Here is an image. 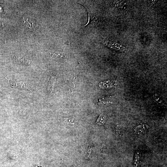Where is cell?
I'll list each match as a JSON object with an SVG mask.
<instances>
[{
  "mask_svg": "<svg viewBox=\"0 0 167 167\" xmlns=\"http://www.w3.org/2000/svg\"><path fill=\"white\" fill-rule=\"evenodd\" d=\"M148 128V126L146 124H141L135 128L134 130V133L137 134H140Z\"/></svg>",
  "mask_w": 167,
  "mask_h": 167,
  "instance_id": "obj_4",
  "label": "cell"
},
{
  "mask_svg": "<svg viewBox=\"0 0 167 167\" xmlns=\"http://www.w3.org/2000/svg\"><path fill=\"white\" fill-rule=\"evenodd\" d=\"M140 159V157L139 156V154H137L136 156L135 160L134 162V164L136 167H137L138 164V162H139Z\"/></svg>",
  "mask_w": 167,
  "mask_h": 167,
  "instance_id": "obj_7",
  "label": "cell"
},
{
  "mask_svg": "<svg viewBox=\"0 0 167 167\" xmlns=\"http://www.w3.org/2000/svg\"><path fill=\"white\" fill-rule=\"evenodd\" d=\"M9 85L13 87L16 88L20 90H25L27 88L25 83L23 81L17 82L8 80Z\"/></svg>",
  "mask_w": 167,
  "mask_h": 167,
  "instance_id": "obj_2",
  "label": "cell"
},
{
  "mask_svg": "<svg viewBox=\"0 0 167 167\" xmlns=\"http://www.w3.org/2000/svg\"><path fill=\"white\" fill-rule=\"evenodd\" d=\"M56 83V77L55 76H52L49 82L48 90L51 96L54 94Z\"/></svg>",
  "mask_w": 167,
  "mask_h": 167,
  "instance_id": "obj_3",
  "label": "cell"
},
{
  "mask_svg": "<svg viewBox=\"0 0 167 167\" xmlns=\"http://www.w3.org/2000/svg\"><path fill=\"white\" fill-rule=\"evenodd\" d=\"M15 59L18 62L24 65H29L30 63L29 59L24 57L17 56L15 57Z\"/></svg>",
  "mask_w": 167,
  "mask_h": 167,
  "instance_id": "obj_5",
  "label": "cell"
},
{
  "mask_svg": "<svg viewBox=\"0 0 167 167\" xmlns=\"http://www.w3.org/2000/svg\"><path fill=\"white\" fill-rule=\"evenodd\" d=\"M106 116L103 115H101L97 121V123L99 125H102L105 123Z\"/></svg>",
  "mask_w": 167,
  "mask_h": 167,
  "instance_id": "obj_6",
  "label": "cell"
},
{
  "mask_svg": "<svg viewBox=\"0 0 167 167\" xmlns=\"http://www.w3.org/2000/svg\"><path fill=\"white\" fill-rule=\"evenodd\" d=\"M22 22L24 26L28 30H34L38 27L36 21L32 18L24 17Z\"/></svg>",
  "mask_w": 167,
  "mask_h": 167,
  "instance_id": "obj_1",
  "label": "cell"
},
{
  "mask_svg": "<svg viewBox=\"0 0 167 167\" xmlns=\"http://www.w3.org/2000/svg\"><path fill=\"white\" fill-rule=\"evenodd\" d=\"M120 167H122L121 166H120Z\"/></svg>",
  "mask_w": 167,
  "mask_h": 167,
  "instance_id": "obj_8",
  "label": "cell"
}]
</instances>
